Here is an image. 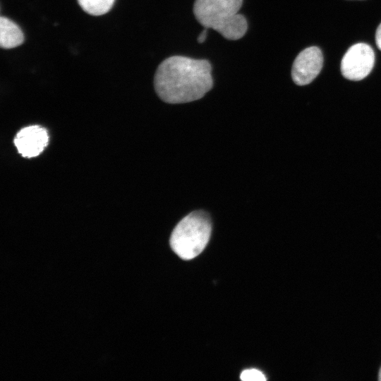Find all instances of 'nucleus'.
I'll use <instances>...</instances> for the list:
<instances>
[{"label":"nucleus","mask_w":381,"mask_h":381,"mask_svg":"<svg viewBox=\"0 0 381 381\" xmlns=\"http://www.w3.org/2000/svg\"><path fill=\"white\" fill-rule=\"evenodd\" d=\"M154 85L157 95L167 103L198 100L212 87V66L205 59L170 56L157 68Z\"/></svg>","instance_id":"1"},{"label":"nucleus","mask_w":381,"mask_h":381,"mask_svg":"<svg viewBox=\"0 0 381 381\" xmlns=\"http://www.w3.org/2000/svg\"><path fill=\"white\" fill-rule=\"evenodd\" d=\"M243 0H195L193 13L205 28H212L224 38L237 40L248 29L246 18L238 13Z\"/></svg>","instance_id":"2"},{"label":"nucleus","mask_w":381,"mask_h":381,"mask_svg":"<svg viewBox=\"0 0 381 381\" xmlns=\"http://www.w3.org/2000/svg\"><path fill=\"white\" fill-rule=\"evenodd\" d=\"M211 231L212 222L207 212H190L174 229L170 237L171 248L181 259H193L205 249Z\"/></svg>","instance_id":"3"},{"label":"nucleus","mask_w":381,"mask_h":381,"mask_svg":"<svg viewBox=\"0 0 381 381\" xmlns=\"http://www.w3.org/2000/svg\"><path fill=\"white\" fill-rule=\"evenodd\" d=\"M374 63L375 54L371 47L365 43H357L342 58L341 72L345 78L358 81L368 75Z\"/></svg>","instance_id":"4"},{"label":"nucleus","mask_w":381,"mask_h":381,"mask_svg":"<svg viewBox=\"0 0 381 381\" xmlns=\"http://www.w3.org/2000/svg\"><path fill=\"white\" fill-rule=\"evenodd\" d=\"M323 64L321 50L316 47L303 49L296 56L292 66L291 77L298 85L310 83L320 73Z\"/></svg>","instance_id":"5"},{"label":"nucleus","mask_w":381,"mask_h":381,"mask_svg":"<svg viewBox=\"0 0 381 381\" xmlns=\"http://www.w3.org/2000/svg\"><path fill=\"white\" fill-rule=\"evenodd\" d=\"M48 140L46 129L40 126H30L17 133L14 144L23 157L30 158L39 155L47 146Z\"/></svg>","instance_id":"6"},{"label":"nucleus","mask_w":381,"mask_h":381,"mask_svg":"<svg viewBox=\"0 0 381 381\" xmlns=\"http://www.w3.org/2000/svg\"><path fill=\"white\" fill-rule=\"evenodd\" d=\"M24 35L20 28L6 17L0 18V45L11 49L23 44Z\"/></svg>","instance_id":"7"},{"label":"nucleus","mask_w":381,"mask_h":381,"mask_svg":"<svg viewBox=\"0 0 381 381\" xmlns=\"http://www.w3.org/2000/svg\"><path fill=\"white\" fill-rule=\"evenodd\" d=\"M115 0H78L82 9L92 16L107 13L113 6Z\"/></svg>","instance_id":"8"},{"label":"nucleus","mask_w":381,"mask_h":381,"mask_svg":"<svg viewBox=\"0 0 381 381\" xmlns=\"http://www.w3.org/2000/svg\"><path fill=\"white\" fill-rule=\"evenodd\" d=\"M243 381H265V375L257 369H249L243 370L240 376Z\"/></svg>","instance_id":"9"},{"label":"nucleus","mask_w":381,"mask_h":381,"mask_svg":"<svg viewBox=\"0 0 381 381\" xmlns=\"http://www.w3.org/2000/svg\"><path fill=\"white\" fill-rule=\"evenodd\" d=\"M375 42L377 47L381 50V23L378 26L376 31Z\"/></svg>","instance_id":"10"},{"label":"nucleus","mask_w":381,"mask_h":381,"mask_svg":"<svg viewBox=\"0 0 381 381\" xmlns=\"http://www.w3.org/2000/svg\"><path fill=\"white\" fill-rule=\"evenodd\" d=\"M207 28H205V30H203L199 35L198 37V42L199 43H202L205 41L206 37H207Z\"/></svg>","instance_id":"11"},{"label":"nucleus","mask_w":381,"mask_h":381,"mask_svg":"<svg viewBox=\"0 0 381 381\" xmlns=\"http://www.w3.org/2000/svg\"><path fill=\"white\" fill-rule=\"evenodd\" d=\"M379 380L381 381V368H380V372H379V377H378Z\"/></svg>","instance_id":"12"}]
</instances>
